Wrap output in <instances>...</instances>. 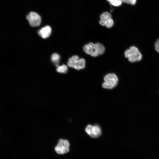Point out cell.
Returning <instances> with one entry per match:
<instances>
[{"mask_svg": "<svg viewBox=\"0 0 159 159\" xmlns=\"http://www.w3.org/2000/svg\"><path fill=\"white\" fill-rule=\"evenodd\" d=\"M83 49L86 53L93 57L102 54L105 50L104 46L99 42L95 43L89 42L83 46Z\"/></svg>", "mask_w": 159, "mask_h": 159, "instance_id": "obj_1", "label": "cell"}, {"mask_svg": "<svg viewBox=\"0 0 159 159\" xmlns=\"http://www.w3.org/2000/svg\"><path fill=\"white\" fill-rule=\"evenodd\" d=\"M125 56L129 61L131 62L140 61L142 58V55L138 49L132 46L125 52Z\"/></svg>", "mask_w": 159, "mask_h": 159, "instance_id": "obj_2", "label": "cell"}, {"mask_svg": "<svg viewBox=\"0 0 159 159\" xmlns=\"http://www.w3.org/2000/svg\"><path fill=\"white\" fill-rule=\"evenodd\" d=\"M104 82L102 84L103 88L112 89L116 87L117 84L118 79L116 74L113 73L106 74L104 77Z\"/></svg>", "mask_w": 159, "mask_h": 159, "instance_id": "obj_3", "label": "cell"}, {"mask_svg": "<svg viewBox=\"0 0 159 159\" xmlns=\"http://www.w3.org/2000/svg\"><path fill=\"white\" fill-rule=\"evenodd\" d=\"M67 64L69 67L79 70L85 68V61L83 58H79L77 55H74L69 59Z\"/></svg>", "mask_w": 159, "mask_h": 159, "instance_id": "obj_4", "label": "cell"}, {"mask_svg": "<svg viewBox=\"0 0 159 159\" xmlns=\"http://www.w3.org/2000/svg\"><path fill=\"white\" fill-rule=\"evenodd\" d=\"M70 144L66 139H60L54 149L56 152L59 155H64L69 151Z\"/></svg>", "mask_w": 159, "mask_h": 159, "instance_id": "obj_5", "label": "cell"}, {"mask_svg": "<svg viewBox=\"0 0 159 159\" xmlns=\"http://www.w3.org/2000/svg\"><path fill=\"white\" fill-rule=\"evenodd\" d=\"M30 25L32 27L39 26L41 22V16L37 13L30 12L26 16Z\"/></svg>", "mask_w": 159, "mask_h": 159, "instance_id": "obj_6", "label": "cell"}, {"mask_svg": "<svg viewBox=\"0 0 159 159\" xmlns=\"http://www.w3.org/2000/svg\"><path fill=\"white\" fill-rule=\"evenodd\" d=\"M51 32V27L49 26H47L40 29L38 31V34L42 38L46 39L50 36Z\"/></svg>", "mask_w": 159, "mask_h": 159, "instance_id": "obj_7", "label": "cell"}, {"mask_svg": "<svg viewBox=\"0 0 159 159\" xmlns=\"http://www.w3.org/2000/svg\"><path fill=\"white\" fill-rule=\"evenodd\" d=\"M102 131L100 126L96 124L93 125L92 133L90 136L92 138H96L99 137L102 134Z\"/></svg>", "mask_w": 159, "mask_h": 159, "instance_id": "obj_8", "label": "cell"}, {"mask_svg": "<svg viewBox=\"0 0 159 159\" xmlns=\"http://www.w3.org/2000/svg\"><path fill=\"white\" fill-rule=\"evenodd\" d=\"M51 60L55 64L57 67L59 66V60L60 59V56L57 54L54 53L51 56Z\"/></svg>", "mask_w": 159, "mask_h": 159, "instance_id": "obj_9", "label": "cell"}, {"mask_svg": "<svg viewBox=\"0 0 159 159\" xmlns=\"http://www.w3.org/2000/svg\"><path fill=\"white\" fill-rule=\"evenodd\" d=\"M57 67V71L59 73H65L67 71V67L65 64L59 66Z\"/></svg>", "mask_w": 159, "mask_h": 159, "instance_id": "obj_10", "label": "cell"}, {"mask_svg": "<svg viewBox=\"0 0 159 159\" xmlns=\"http://www.w3.org/2000/svg\"><path fill=\"white\" fill-rule=\"evenodd\" d=\"M111 15L108 12H105L102 13L100 16L101 20L105 21L108 19L111 18Z\"/></svg>", "mask_w": 159, "mask_h": 159, "instance_id": "obj_11", "label": "cell"}, {"mask_svg": "<svg viewBox=\"0 0 159 159\" xmlns=\"http://www.w3.org/2000/svg\"><path fill=\"white\" fill-rule=\"evenodd\" d=\"M112 5L116 6L120 5L122 3L121 0H107Z\"/></svg>", "mask_w": 159, "mask_h": 159, "instance_id": "obj_12", "label": "cell"}, {"mask_svg": "<svg viewBox=\"0 0 159 159\" xmlns=\"http://www.w3.org/2000/svg\"><path fill=\"white\" fill-rule=\"evenodd\" d=\"M93 125L88 124L86 127L85 130L86 133L90 137L92 133Z\"/></svg>", "mask_w": 159, "mask_h": 159, "instance_id": "obj_13", "label": "cell"}, {"mask_svg": "<svg viewBox=\"0 0 159 159\" xmlns=\"http://www.w3.org/2000/svg\"><path fill=\"white\" fill-rule=\"evenodd\" d=\"M105 21V26L108 28L111 27L113 25L114 21L112 18L108 19Z\"/></svg>", "mask_w": 159, "mask_h": 159, "instance_id": "obj_14", "label": "cell"}, {"mask_svg": "<svg viewBox=\"0 0 159 159\" xmlns=\"http://www.w3.org/2000/svg\"><path fill=\"white\" fill-rule=\"evenodd\" d=\"M122 2L133 5L135 4L136 0H121Z\"/></svg>", "mask_w": 159, "mask_h": 159, "instance_id": "obj_15", "label": "cell"}, {"mask_svg": "<svg viewBox=\"0 0 159 159\" xmlns=\"http://www.w3.org/2000/svg\"><path fill=\"white\" fill-rule=\"evenodd\" d=\"M155 48L156 51L159 53V38L155 42Z\"/></svg>", "mask_w": 159, "mask_h": 159, "instance_id": "obj_16", "label": "cell"}, {"mask_svg": "<svg viewBox=\"0 0 159 159\" xmlns=\"http://www.w3.org/2000/svg\"><path fill=\"white\" fill-rule=\"evenodd\" d=\"M100 24L102 26H105V21H104L101 20L99 21Z\"/></svg>", "mask_w": 159, "mask_h": 159, "instance_id": "obj_17", "label": "cell"}]
</instances>
